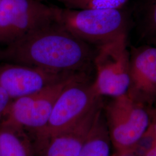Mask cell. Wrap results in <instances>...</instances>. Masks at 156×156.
I'll return each instance as SVG.
<instances>
[{
  "label": "cell",
  "mask_w": 156,
  "mask_h": 156,
  "mask_svg": "<svg viewBox=\"0 0 156 156\" xmlns=\"http://www.w3.org/2000/svg\"><path fill=\"white\" fill-rule=\"evenodd\" d=\"M95 52L55 22L0 47V62L34 67L57 73L89 75Z\"/></svg>",
  "instance_id": "1"
},
{
  "label": "cell",
  "mask_w": 156,
  "mask_h": 156,
  "mask_svg": "<svg viewBox=\"0 0 156 156\" xmlns=\"http://www.w3.org/2000/svg\"><path fill=\"white\" fill-rule=\"evenodd\" d=\"M89 76L73 80L57 98L44 129L33 140L35 154L39 156L53 137L72 127L101 100Z\"/></svg>",
  "instance_id": "2"
},
{
  "label": "cell",
  "mask_w": 156,
  "mask_h": 156,
  "mask_svg": "<svg viewBox=\"0 0 156 156\" xmlns=\"http://www.w3.org/2000/svg\"><path fill=\"white\" fill-rule=\"evenodd\" d=\"M54 6V22L74 37L97 46L126 31L120 9H74Z\"/></svg>",
  "instance_id": "3"
},
{
  "label": "cell",
  "mask_w": 156,
  "mask_h": 156,
  "mask_svg": "<svg viewBox=\"0 0 156 156\" xmlns=\"http://www.w3.org/2000/svg\"><path fill=\"white\" fill-rule=\"evenodd\" d=\"M105 120L111 144L121 155H133L151 125L145 104L127 93L106 105Z\"/></svg>",
  "instance_id": "4"
},
{
  "label": "cell",
  "mask_w": 156,
  "mask_h": 156,
  "mask_svg": "<svg viewBox=\"0 0 156 156\" xmlns=\"http://www.w3.org/2000/svg\"><path fill=\"white\" fill-rule=\"evenodd\" d=\"M126 31L97 46L93 67L96 77L93 83L101 97L113 98L126 94L129 87V52Z\"/></svg>",
  "instance_id": "5"
},
{
  "label": "cell",
  "mask_w": 156,
  "mask_h": 156,
  "mask_svg": "<svg viewBox=\"0 0 156 156\" xmlns=\"http://www.w3.org/2000/svg\"><path fill=\"white\" fill-rule=\"evenodd\" d=\"M83 76L89 75H74L36 93L13 100L4 120L31 133L34 137L33 140L46 127L56 100L62 90L73 80Z\"/></svg>",
  "instance_id": "6"
},
{
  "label": "cell",
  "mask_w": 156,
  "mask_h": 156,
  "mask_svg": "<svg viewBox=\"0 0 156 156\" xmlns=\"http://www.w3.org/2000/svg\"><path fill=\"white\" fill-rule=\"evenodd\" d=\"M54 22V6L40 0L0 1V47Z\"/></svg>",
  "instance_id": "7"
},
{
  "label": "cell",
  "mask_w": 156,
  "mask_h": 156,
  "mask_svg": "<svg viewBox=\"0 0 156 156\" xmlns=\"http://www.w3.org/2000/svg\"><path fill=\"white\" fill-rule=\"evenodd\" d=\"M80 73H57L20 64L0 62V87L13 100Z\"/></svg>",
  "instance_id": "8"
},
{
  "label": "cell",
  "mask_w": 156,
  "mask_h": 156,
  "mask_svg": "<svg viewBox=\"0 0 156 156\" xmlns=\"http://www.w3.org/2000/svg\"><path fill=\"white\" fill-rule=\"evenodd\" d=\"M129 87L128 93L145 104L156 102V46L133 48L129 52Z\"/></svg>",
  "instance_id": "9"
},
{
  "label": "cell",
  "mask_w": 156,
  "mask_h": 156,
  "mask_svg": "<svg viewBox=\"0 0 156 156\" xmlns=\"http://www.w3.org/2000/svg\"><path fill=\"white\" fill-rule=\"evenodd\" d=\"M102 109L101 100L72 127L53 137L39 156H78Z\"/></svg>",
  "instance_id": "10"
},
{
  "label": "cell",
  "mask_w": 156,
  "mask_h": 156,
  "mask_svg": "<svg viewBox=\"0 0 156 156\" xmlns=\"http://www.w3.org/2000/svg\"><path fill=\"white\" fill-rule=\"evenodd\" d=\"M33 142L21 127L4 120L0 124V156H35Z\"/></svg>",
  "instance_id": "11"
},
{
  "label": "cell",
  "mask_w": 156,
  "mask_h": 156,
  "mask_svg": "<svg viewBox=\"0 0 156 156\" xmlns=\"http://www.w3.org/2000/svg\"><path fill=\"white\" fill-rule=\"evenodd\" d=\"M111 144L102 111L97 117L78 156H111Z\"/></svg>",
  "instance_id": "12"
},
{
  "label": "cell",
  "mask_w": 156,
  "mask_h": 156,
  "mask_svg": "<svg viewBox=\"0 0 156 156\" xmlns=\"http://www.w3.org/2000/svg\"><path fill=\"white\" fill-rule=\"evenodd\" d=\"M140 32L149 45L156 46V0H146L140 19Z\"/></svg>",
  "instance_id": "13"
},
{
  "label": "cell",
  "mask_w": 156,
  "mask_h": 156,
  "mask_svg": "<svg viewBox=\"0 0 156 156\" xmlns=\"http://www.w3.org/2000/svg\"><path fill=\"white\" fill-rule=\"evenodd\" d=\"M65 8L74 9H120L128 0H57Z\"/></svg>",
  "instance_id": "14"
},
{
  "label": "cell",
  "mask_w": 156,
  "mask_h": 156,
  "mask_svg": "<svg viewBox=\"0 0 156 156\" xmlns=\"http://www.w3.org/2000/svg\"><path fill=\"white\" fill-rule=\"evenodd\" d=\"M145 134L151 138V145L146 149L143 156H156V119L151 123Z\"/></svg>",
  "instance_id": "15"
},
{
  "label": "cell",
  "mask_w": 156,
  "mask_h": 156,
  "mask_svg": "<svg viewBox=\"0 0 156 156\" xmlns=\"http://www.w3.org/2000/svg\"><path fill=\"white\" fill-rule=\"evenodd\" d=\"M12 100L9 94L0 87V124L5 119Z\"/></svg>",
  "instance_id": "16"
},
{
  "label": "cell",
  "mask_w": 156,
  "mask_h": 156,
  "mask_svg": "<svg viewBox=\"0 0 156 156\" xmlns=\"http://www.w3.org/2000/svg\"><path fill=\"white\" fill-rule=\"evenodd\" d=\"M133 156V155H121V154H119L116 153L115 154H113V156Z\"/></svg>",
  "instance_id": "17"
},
{
  "label": "cell",
  "mask_w": 156,
  "mask_h": 156,
  "mask_svg": "<svg viewBox=\"0 0 156 156\" xmlns=\"http://www.w3.org/2000/svg\"><path fill=\"white\" fill-rule=\"evenodd\" d=\"M40 1H43V0H40Z\"/></svg>",
  "instance_id": "18"
},
{
  "label": "cell",
  "mask_w": 156,
  "mask_h": 156,
  "mask_svg": "<svg viewBox=\"0 0 156 156\" xmlns=\"http://www.w3.org/2000/svg\"><path fill=\"white\" fill-rule=\"evenodd\" d=\"M0 1H1V0H0Z\"/></svg>",
  "instance_id": "19"
},
{
  "label": "cell",
  "mask_w": 156,
  "mask_h": 156,
  "mask_svg": "<svg viewBox=\"0 0 156 156\" xmlns=\"http://www.w3.org/2000/svg\"></svg>",
  "instance_id": "20"
}]
</instances>
